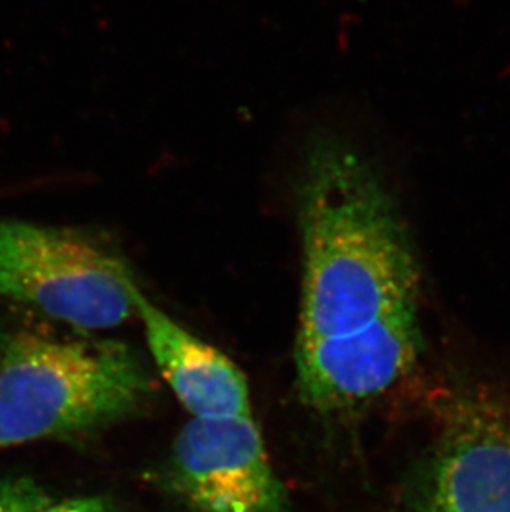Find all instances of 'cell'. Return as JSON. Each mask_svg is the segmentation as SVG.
<instances>
[{
	"label": "cell",
	"mask_w": 510,
	"mask_h": 512,
	"mask_svg": "<svg viewBox=\"0 0 510 512\" xmlns=\"http://www.w3.org/2000/svg\"><path fill=\"white\" fill-rule=\"evenodd\" d=\"M133 299L154 363L191 418L252 415L249 383L231 358L174 322L138 285Z\"/></svg>",
	"instance_id": "obj_7"
},
{
	"label": "cell",
	"mask_w": 510,
	"mask_h": 512,
	"mask_svg": "<svg viewBox=\"0 0 510 512\" xmlns=\"http://www.w3.org/2000/svg\"><path fill=\"white\" fill-rule=\"evenodd\" d=\"M49 494L30 478H0V512H37L50 503Z\"/></svg>",
	"instance_id": "obj_8"
},
{
	"label": "cell",
	"mask_w": 510,
	"mask_h": 512,
	"mask_svg": "<svg viewBox=\"0 0 510 512\" xmlns=\"http://www.w3.org/2000/svg\"><path fill=\"white\" fill-rule=\"evenodd\" d=\"M405 512H510V400L467 385L409 479Z\"/></svg>",
	"instance_id": "obj_4"
},
{
	"label": "cell",
	"mask_w": 510,
	"mask_h": 512,
	"mask_svg": "<svg viewBox=\"0 0 510 512\" xmlns=\"http://www.w3.org/2000/svg\"><path fill=\"white\" fill-rule=\"evenodd\" d=\"M304 254L297 345L350 334L418 307L408 229L380 171L347 141L320 136L299 181Z\"/></svg>",
	"instance_id": "obj_1"
},
{
	"label": "cell",
	"mask_w": 510,
	"mask_h": 512,
	"mask_svg": "<svg viewBox=\"0 0 510 512\" xmlns=\"http://www.w3.org/2000/svg\"><path fill=\"white\" fill-rule=\"evenodd\" d=\"M10 335H12V330H10L9 325L5 322L4 317L0 315V357L4 353V348L7 342H9Z\"/></svg>",
	"instance_id": "obj_10"
},
{
	"label": "cell",
	"mask_w": 510,
	"mask_h": 512,
	"mask_svg": "<svg viewBox=\"0 0 510 512\" xmlns=\"http://www.w3.org/2000/svg\"><path fill=\"white\" fill-rule=\"evenodd\" d=\"M37 512H116L106 499L98 496H82V498L63 499L39 509Z\"/></svg>",
	"instance_id": "obj_9"
},
{
	"label": "cell",
	"mask_w": 510,
	"mask_h": 512,
	"mask_svg": "<svg viewBox=\"0 0 510 512\" xmlns=\"http://www.w3.org/2000/svg\"><path fill=\"white\" fill-rule=\"evenodd\" d=\"M136 282L120 257L75 229L0 221V297L75 329H115L135 309Z\"/></svg>",
	"instance_id": "obj_3"
},
{
	"label": "cell",
	"mask_w": 510,
	"mask_h": 512,
	"mask_svg": "<svg viewBox=\"0 0 510 512\" xmlns=\"http://www.w3.org/2000/svg\"><path fill=\"white\" fill-rule=\"evenodd\" d=\"M418 307L398 310L350 334L300 343L297 382L307 405L348 410L405 378L421 352Z\"/></svg>",
	"instance_id": "obj_6"
},
{
	"label": "cell",
	"mask_w": 510,
	"mask_h": 512,
	"mask_svg": "<svg viewBox=\"0 0 510 512\" xmlns=\"http://www.w3.org/2000/svg\"><path fill=\"white\" fill-rule=\"evenodd\" d=\"M150 393L148 368L125 343L12 332L0 357V450L87 435Z\"/></svg>",
	"instance_id": "obj_2"
},
{
	"label": "cell",
	"mask_w": 510,
	"mask_h": 512,
	"mask_svg": "<svg viewBox=\"0 0 510 512\" xmlns=\"http://www.w3.org/2000/svg\"><path fill=\"white\" fill-rule=\"evenodd\" d=\"M169 486L188 512H287L252 415L189 418L169 453Z\"/></svg>",
	"instance_id": "obj_5"
}]
</instances>
